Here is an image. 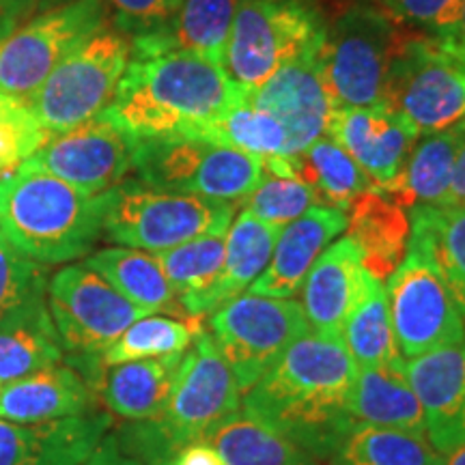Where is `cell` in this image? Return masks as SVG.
Masks as SVG:
<instances>
[{
    "label": "cell",
    "mask_w": 465,
    "mask_h": 465,
    "mask_svg": "<svg viewBox=\"0 0 465 465\" xmlns=\"http://www.w3.org/2000/svg\"><path fill=\"white\" fill-rule=\"evenodd\" d=\"M358 364L342 336L308 332L243 397V410L315 457H332L351 431L347 403Z\"/></svg>",
    "instance_id": "cell-1"
},
{
    "label": "cell",
    "mask_w": 465,
    "mask_h": 465,
    "mask_svg": "<svg viewBox=\"0 0 465 465\" xmlns=\"http://www.w3.org/2000/svg\"><path fill=\"white\" fill-rule=\"evenodd\" d=\"M243 97L224 65L190 52H164L130 56L106 113L134 141L194 138Z\"/></svg>",
    "instance_id": "cell-2"
},
{
    "label": "cell",
    "mask_w": 465,
    "mask_h": 465,
    "mask_svg": "<svg viewBox=\"0 0 465 465\" xmlns=\"http://www.w3.org/2000/svg\"><path fill=\"white\" fill-rule=\"evenodd\" d=\"M106 192L91 196L25 162L0 179V232L42 265L86 257L104 232Z\"/></svg>",
    "instance_id": "cell-3"
},
{
    "label": "cell",
    "mask_w": 465,
    "mask_h": 465,
    "mask_svg": "<svg viewBox=\"0 0 465 465\" xmlns=\"http://www.w3.org/2000/svg\"><path fill=\"white\" fill-rule=\"evenodd\" d=\"M240 397L235 375L212 332L201 328L179 362L164 414L134 429L130 449L151 465H171L183 446L205 440L240 411Z\"/></svg>",
    "instance_id": "cell-4"
},
{
    "label": "cell",
    "mask_w": 465,
    "mask_h": 465,
    "mask_svg": "<svg viewBox=\"0 0 465 465\" xmlns=\"http://www.w3.org/2000/svg\"><path fill=\"white\" fill-rule=\"evenodd\" d=\"M138 182L213 203H243L265 174L263 158L201 138L162 136L134 144Z\"/></svg>",
    "instance_id": "cell-5"
},
{
    "label": "cell",
    "mask_w": 465,
    "mask_h": 465,
    "mask_svg": "<svg viewBox=\"0 0 465 465\" xmlns=\"http://www.w3.org/2000/svg\"><path fill=\"white\" fill-rule=\"evenodd\" d=\"M232 216L235 205L229 203L174 194L132 179L106 192L104 232L121 246L158 254L207 232H226Z\"/></svg>",
    "instance_id": "cell-6"
},
{
    "label": "cell",
    "mask_w": 465,
    "mask_h": 465,
    "mask_svg": "<svg viewBox=\"0 0 465 465\" xmlns=\"http://www.w3.org/2000/svg\"><path fill=\"white\" fill-rule=\"evenodd\" d=\"M323 33L312 0H240L226 42L224 69L243 93H252Z\"/></svg>",
    "instance_id": "cell-7"
},
{
    "label": "cell",
    "mask_w": 465,
    "mask_h": 465,
    "mask_svg": "<svg viewBox=\"0 0 465 465\" xmlns=\"http://www.w3.org/2000/svg\"><path fill=\"white\" fill-rule=\"evenodd\" d=\"M405 33L381 7H351L325 28L322 72L334 108L381 104L394 52Z\"/></svg>",
    "instance_id": "cell-8"
},
{
    "label": "cell",
    "mask_w": 465,
    "mask_h": 465,
    "mask_svg": "<svg viewBox=\"0 0 465 465\" xmlns=\"http://www.w3.org/2000/svg\"><path fill=\"white\" fill-rule=\"evenodd\" d=\"M381 104L418 134L446 130L465 119V69L441 39L405 33L388 67Z\"/></svg>",
    "instance_id": "cell-9"
},
{
    "label": "cell",
    "mask_w": 465,
    "mask_h": 465,
    "mask_svg": "<svg viewBox=\"0 0 465 465\" xmlns=\"http://www.w3.org/2000/svg\"><path fill=\"white\" fill-rule=\"evenodd\" d=\"M130 56V39L104 26L58 63L28 108L50 134L84 124L110 106Z\"/></svg>",
    "instance_id": "cell-10"
},
{
    "label": "cell",
    "mask_w": 465,
    "mask_h": 465,
    "mask_svg": "<svg viewBox=\"0 0 465 465\" xmlns=\"http://www.w3.org/2000/svg\"><path fill=\"white\" fill-rule=\"evenodd\" d=\"M388 304L401 356L418 358L465 342V319L424 243L410 235L405 257L388 276Z\"/></svg>",
    "instance_id": "cell-11"
},
{
    "label": "cell",
    "mask_w": 465,
    "mask_h": 465,
    "mask_svg": "<svg viewBox=\"0 0 465 465\" xmlns=\"http://www.w3.org/2000/svg\"><path fill=\"white\" fill-rule=\"evenodd\" d=\"M212 336L246 394L295 341L311 332L298 302L242 293L213 311Z\"/></svg>",
    "instance_id": "cell-12"
},
{
    "label": "cell",
    "mask_w": 465,
    "mask_h": 465,
    "mask_svg": "<svg viewBox=\"0 0 465 465\" xmlns=\"http://www.w3.org/2000/svg\"><path fill=\"white\" fill-rule=\"evenodd\" d=\"M106 0H69L0 39V93L26 102L63 58L106 26Z\"/></svg>",
    "instance_id": "cell-13"
},
{
    "label": "cell",
    "mask_w": 465,
    "mask_h": 465,
    "mask_svg": "<svg viewBox=\"0 0 465 465\" xmlns=\"http://www.w3.org/2000/svg\"><path fill=\"white\" fill-rule=\"evenodd\" d=\"M48 308L58 341L75 360L100 358L147 312L84 263L67 265L48 281Z\"/></svg>",
    "instance_id": "cell-14"
},
{
    "label": "cell",
    "mask_w": 465,
    "mask_h": 465,
    "mask_svg": "<svg viewBox=\"0 0 465 465\" xmlns=\"http://www.w3.org/2000/svg\"><path fill=\"white\" fill-rule=\"evenodd\" d=\"M136 141L106 110L84 124L50 134L28 164L97 196L125 182Z\"/></svg>",
    "instance_id": "cell-15"
},
{
    "label": "cell",
    "mask_w": 465,
    "mask_h": 465,
    "mask_svg": "<svg viewBox=\"0 0 465 465\" xmlns=\"http://www.w3.org/2000/svg\"><path fill=\"white\" fill-rule=\"evenodd\" d=\"M322 42L323 37L284 63L257 91L246 93L248 104L270 113L287 130V158L300 155L322 138L336 110L322 72Z\"/></svg>",
    "instance_id": "cell-16"
},
{
    "label": "cell",
    "mask_w": 465,
    "mask_h": 465,
    "mask_svg": "<svg viewBox=\"0 0 465 465\" xmlns=\"http://www.w3.org/2000/svg\"><path fill=\"white\" fill-rule=\"evenodd\" d=\"M325 134L356 160L373 188L391 183L403 171L420 136L403 116L383 104L336 108Z\"/></svg>",
    "instance_id": "cell-17"
},
{
    "label": "cell",
    "mask_w": 465,
    "mask_h": 465,
    "mask_svg": "<svg viewBox=\"0 0 465 465\" xmlns=\"http://www.w3.org/2000/svg\"><path fill=\"white\" fill-rule=\"evenodd\" d=\"M405 377L424 411L427 440L441 455L465 444V342L405 360Z\"/></svg>",
    "instance_id": "cell-18"
},
{
    "label": "cell",
    "mask_w": 465,
    "mask_h": 465,
    "mask_svg": "<svg viewBox=\"0 0 465 465\" xmlns=\"http://www.w3.org/2000/svg\"><path fill=\"white\" fill-rule=\"evenodd\" d=\"M113 424L100 411L45 422H9L0 418V465H83Z\"/></svg>",
    "instance_id": "cell-19"
},
{
    "label": "cell",
    "mask_w": 465,
    "mask_h": 465,
    "mask_svg": "<svg viewBox=\"0 0 465 465\" xmlns=\"http://www.w3.org/2000/svg\"><path fill=\"white\" fill-rule=\"evenodd\" d=\"M369 276L362 265V254L349 237L330 243L319 254L300 289V306L311 332L341 336L342 323L358 302Z\"/></svg>",
    "instance_id": "cell-20"
},
{
    "label": "cell",
    "mask_w": 465,
    "mask_h": 465,
    "mask_svg": "<svg viewBox=\"0 0 465 465\" xmlns=\"http://www.w3.org/2000/svg\"><path fill=\"white\" fill-rule=\"evenodd\" d=\"M347 226L345 212L334 207H312L304 216L284 226L272 259L248 293L265 298H291L302 289L319 254Z\"/></svg>",
    "instance_id": "cell-21"
},
{
    "label": "cell",
    "mask_w": 465,
    "mask_h": 465,
    "mask_svg": "<svg viewBox=\"0 0 465 465\" xmlns=\"http://www.w3.org/2000/svg\"><path fill=\"white\" fill-rule=\"evenodd\" d=\"M95 411V391L78 371L61 362L45 366L0 391V418L31 424Z\"/></svg>",
    "instance_id": "cell-22"
},
{
    "label": "cell",
    "mask_w": 465,
    "mask_h": 465,
    "mask_svg": "<svg viewBox=\"0 0 465 465\" xmlns=\"http://www.w3.org/2000/svg\"><path fill=\"white\" fill-rule=\"evenodd\" d=\"M240 0H182L177 14L158 31L134 37L132 56L190 52L224 65L226 42Z\"/></svg>",
    "instance_id": "cell-23"
},
{
    "label": "cell",
    "mask_w": 465,
    "mask_h": 465,
    "mask_svg": "<svg viewBox=\"0 0 465 465\" xmlns=\"http://www.w3.org/2000/svg\"><path fill=\"white\" fill-rule=\"evenodd\" d=\"M182 358L183 353H174L166 358L100 366V373L93 377L91 386L93 391H100L113 414L132 422L158 420L171 399Z\"/></svg>",
    "instance_id": "cell-24"
},
{
    "label": "cell",
    "mask_w": 465,
    "mask_h": 465,
    "mask_svg": "<svg viewBox=\"0 0 465 465\" xmlns=\"http://www.w3.org/2000/svg\"><path fill=\"white\" fill-rule=\"evenodd\" d=\"M463 141L465 119L446 130L420 134L403 171L391 183L375 190L403 209L449 205L452 171Z\"/></svg>",
    "instance_id": "cell-25"
},
{
    "label": "cell",
    "mask_w": 465,
    "mask_h": 465,
    "mask_svg": "<svg viewBox=\"0 0 465 465\" xmlns=\"http://www.w3.org/2000/svg\"><path fill=\"white\" fill-rule=\"evenodd\" d=\"M347 237L362 254V265L383 282L397 270L410 243V216L380 190L371 188L345 209Z\"/></svg>",
    "instance_id": "cell-26"
},
{
    "label": "cell",
    "mask_w": 465,
    "mask_h": 465,
    "mask_svg": "<svg viewBox=\"0 0 465 465\" xmlns=\"http://www.w3.org/2000/svg\"><path fill=\"white\" fill-rule=\"evenodd\" d=\"M84 265L113 284L124 298L147 315H166L190 322L153 252L127 246L102 248L84 259ZM196 323V322H190Z\"/></svg>",
    "instance_id": "cell-27"
},
{
    "label": "cell",
    "mask_w": 465,
    "mask_h": 465,
    "mask_svg": "<svg viewBox=\"0 0 465 465\" xmlns=\"http://www.w3.org/2000/svg\"><path fill=\"white\" fill-rule=\"evenodd\" d=\"M347 414L353 427L369 424L427 435L422 405L407 381L403 366L360 369L347 403Z\"/></svg>",
    "instance_id": "cell-28"
},
{
    "label": "cell",
    "mask_w": 465,
    "mask_h": 465,
    "mask_svg": "<svg viewBox=\"0 0 465 465\" xmlns=\"http://www.w3.org/2000/svg\"><path fill=\"white\" fill-rule=\"evenodd\" d=\"M282 229L259 220L248 209L240 212L226 232L224 265L212 293L207 295L205 312L216 311L224 302L242 295L263 274Z\"/></svg>",
    "instance_id": "cell-29"
},
{
    "label": "cell",
    "mask_w": 465,
    "mask_h": 465,
    "mask_svg": "<svg viewBox=\"0 0 465 465\" xmlns=\"http://www.w3.org/2000/svg\"><path fill=\"white\" fill-rule=\"evenodd\" d=\"M226 232H207L155 254L190 322L201 323L207 315V295L216 287L224 265Z\"/></svg>",
    "instance_id": "cell-30"
},
{
    "label": "cell",
    "mask_w": 465,
    "mask_h": 465,
    "mask_svg": "<svg viewBox=\"0 0 465 465\" xmlns=\"http://www.w3.org/2000/svg\"><path fill=\"white\" fill-rule=\"evenodd\" d=\"M205 440L226 465H317L315 455L246 410L220 422Z\"/></svg>",
    "instance_id": "cell-31"
},
{
    "label": "cell",
    "mask_w": 465,
    "mask_h": 465,
    "mask_svg": "<svg viewBox=\"0 0 465 465\" xmlns=\"http://www.w3.org/2000/svg\"><path fill=\"white\" fill-rule=\"evenodd\" d=\"M61 360L63 347L50 315L48 295L0 325V383L3 386Z\"/></svg>",
    "instance_id": "cell-32"
},
{
    "label": "cell",
    "mask_w": 465,
    "mask_h": 465,
    "mask_svg": "<svg viewBox=\"0 0 465 465\" xmlns=\"http://www.w3.org/2000/svg\"><path fill=\"white\" fill-rule=\"evenodd\" d=\"M341 336L358 369L405 364L392 330L386 287L373 276H369L358 302L342 323Z\"/></svg>",
    "instance_id": "cell-33"
},
{
    "label": "cell",
    "mask_w": 465,
    "mask_h": 465,
    "mask_svg": "<svg viewBox=\"0 0 465 465\" xmlns=\"http://www.w3.org/2000/svg\"><path fill=\"white\" fill-rule=\"evenodd\" d=\"M289 160L295 177L315 190L322 207L345 212L349 203L373 188L356 160L328 134H323L306 151Z\"/></svg>",
    "instance_id": "cell-34"
},
{
    "label": "cell",
    "mask_w": 465,
    "mask_h": 465,
    "mask_svg": "<svg viewBox=\"0 0 465 465\" xmlns=\"http://www.w3.org/2000/svg\"><path fill=\"white\" fill-rule=\"evenodd\" d=\"M411 237L420 240L444 274L465 319V203L410 209Z\"/></svg>",
    "instance_id": "cell-35"
},
{
    "label": "cell",
    "mask_w": 465,
    "mask_h": 465,
    "mask_svg": "<svg viewBox=\"0 0 465 465\" xmlns=\"http://www.w3.org/2000/svg\"><path fill=\"white\" fill-rule=\"evenodd\" d=\"M424 433L358 424L332 452V465H441Z\"/></svg>",
    "instance_id": "cell-36"
},
{
    "label": "cell",
    "mask_w": 465,
    "mask_h": 465,
    "mask_svg": "<svg viewBox=\"0 0 465 465\" xmlns=\"http://www.w3.org/2000/svg\"><path fill=\"white\" fill-rule=\"evenodd\" d=\"M194 138L223 144L257 158H287L289 136L282 124L265 110L243 102L226 110L212 124H207Z\"/></svg>",
    "instance_id": "cell-37"
},
{
    "label": "cell",
    "mask_w": 465,
    "mask_h": 465,
    "mask_svg": "<svg viewBox=\"0 0 465 465\" xmlns=\"http://www.w3.org/2000/svg\"><path fill=\"white\" fill-rule=\"evenodd\" d=\"M199 325L201 323H190L177 317H141L97 358V362L113 366L132 362V360H153L185 353L201 330Z\"/></svg>",
    "instance_id": "cell-38"
},
{
    "label": "cell",
    "mask_w": 465,
    "mask_h": 465,
    "mask_svg": "<svg viewBox=\"0 0 465 465\" xmlns=\"http://www.w3.org/2000/svg\"><path fill=\"white\" fill-rule=\"evenodd\" d=\"M48 295L42 263L25 257L0 232V325Z\"/></svg>",
    "instance_id": "cell-39"
},
{
    "label": "cell",
    "mask_w": 465,
    "mask_h": 465,
    "mask_svg": "<svg viewBox=\"0 0 465 465\" xmlns=\"http://www.w3.org/2000/svg\"><path fill=\"white\" fill-rule=\"evenodd\" d=\"M250 213L267 224H274L278 229L304 216L308 209L319 207V196L311 185L295 177H281V174H263L252 194L243 201Z\"/></svg>",
    "instance_id": "cell-40"
},
{
    "label": "cell",
    "mask_w": 465,
    "mask_h": 465,
    "mask_svg": "<svg viewBox=\"0 0 465 465\" xmlns=\"http://www.w3.org/2000/svg\"><path fill=\"white\" fill-rule=\"evenodd\" d=\"M48 136L26 102L0 93V179L31 160Z\"/></svg>",
    "instance_id": "cell-41"
},
{
    "label": "cell",
    "mask_w": 465,
    "mask_h": 465,
    "mask_svg": "<svg viewBox=\"0 0 465 465\" xmlns=\"http://www.w3.org/2000/svg\"><path fill=\"white\" fill-rule=\"evenodd\" d=\"M381 9L399 25H410L424 35L452 42L461 22L463 0H381Z\"/></svg>",
    "instance_id": "cell-42"
},
{
    "label": "cell",
    "mask_w": 465,
    "mask_h": 465,
    "mask_svg": "<svg viewBox=\"0 0 465 465\" xmlns=\"http://www.w3.org/2000/svg\"><path fill=\"white\" fill-rule=\"evenodd\" d=\"M114 11V22L125 37H143L158 31L177 14L182 0H106Z\"/></svg>",
    "instance_id": "cell-43"
},
{
    "label": "cell",
    "mask_w": 465,
    "mask_h": 465,
    "mask_svg": "<svg viewBox=\"0 0 465 465\" xmlns=\"http://www.w3.org/2000/svg\"><path fill=\"white\" fill-rule=\"evenodd\" d=\"M37 5L39 0H0V39L25 25Z\"/></svg>",
    "instance_id": "cell-44"
},
{
    "label": "cell",
    "mask_w": 465,
    "mask_h": 465,
    "mask_svg": "<svg viewBox=\"0 0 465 465\" xmlns=\"http://www.w3.org/2000/svg\"><path fill=\"white\" fill-rule=\"evenodd\" d=\"M171 465H226V463L207 440H199V441H192L188 446H183V449L174 455Z\"/></svg>",
    "instance_id": "cell-45"
},
{
    "label": "cell",
    "mask_w": 465,
    "mask_h": 465,
    "mask_svg": "<svg viewBox=\"0 0 465 465\" xmlns=\"http://www.w3.org/2000/svg\"><path fill=\"white\" fill-rule=\"evenodd\" d=\"M83 465H143V463H138L136 459L121 450L119 441H116L114 435H108V438L102 440V444L97 446V450L93 452Z\"/></svg>",
    "instance_id": "cell-46"
},
{
    "label": "cell",
    "mask_w": 465,
    "mask_h": 465,
    "mask_svg": "<svg viewBox=\"0 0 465 465\" xmlns=\"http://www.w3.org/2000/svg\"><path fill=\"white\" fill-rule=\"evenodd\" d=\"M452 203H465V141L461 144V149H459L455 171H452L449 205H452Z\"/></svg>",
    "instance_id": "cell-47"
},
{
    "label": "cell",
    "mask_w": 465,
    "mask_h": 465,
    "mask_svg": "<svg viewBox=\"0 0 465 465\" xmlns=\"http://www.w3.org/2000/svg\"><path fill=\"white\" fill-rule=\"evenodd\" d=\"M441 465H465V444L459 446L455 450L446 452Z\"/></svg>",
    "instance_id": "cell-48"
},
{
    "label": "cell",
    "mask_w": 465,
    "mask_h": 465,
    "mask_svg": "<svg viewBox=\"0 0 465 465\" xmlns=\"http://www.w3.org/2000/svg\"><path fill=\"white\" fill-rule=\"evenodd\" d=\"M441 42H444V39H441ZM444 44H446V48H449L450 54L455 56L465 69V44H457V42H444Z\"/></svg>",
    "instance_id": "cell-49"
},
{
    "label": "cell",
    "mask_w": 465,
    "mask_h": 465,
    "mask_svg": "<svg viewBox=\"0 0 465 465\" xmlns=\"http://www.w3.org/2000/svg\"><path fill=\"white\" fill-rule=\"evenodd\" d=\"M452 42H457V44H465V0H463L461 22H459V31H457V37H455V39H452Z\"/></svg>",
    "instance_id": "cell-50"
},
{
    "label": "cell",
    "mask_w": 465,
    "mask_h": 465,
    "mask_svg": "<svg viewBox=\"0 0 465 465\" xmlns=\"http://www.w3.org/2000/svg\"><path fill=\"white\" fill-rule=\"evenodd\" d=\"M0 391H3V383H0Z\"/></svg>",
    "instance_id": "cell-51"
}]
</instances>
